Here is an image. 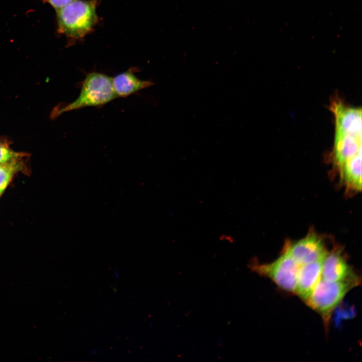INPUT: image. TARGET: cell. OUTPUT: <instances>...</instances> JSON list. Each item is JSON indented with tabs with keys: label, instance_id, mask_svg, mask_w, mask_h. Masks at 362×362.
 I'll list each match as a JSON object with an SVG mask.
<instances>
[{
	"label": "cell",
	"instance_id": "cell-13",
	"mask_svg": "<svg viewBox=\"0 0 362 362\" xmlns=\"http://www.w3.org/2000/svg\"><path fill=\"white\" fill-rule=\"evenodd\" d=\"M114 274L115 275L116 278H118L119 274L117 273V272H115Z\"/></svg>",
	"mask_w": 362,
	"mask_h": 362
},
{
	"label": "cell",
	"instance_id": "cell-5",
	"mask_svg": "<svg viewBox=\"0 0 362 362\" xmlns=\"http://www.w3.org/2000/svg\"><path fill=\"white\" fill-rule=\"evenodd\" d=\"M249 267L260 276L268 278L281 289L295 294L300 265L284 251L274 261L259 263L252 261Z\"/></svg>",
	"mask_w": 362,
	"mask_h": 362
},
{
	"label": "cell",
	"instance_id": "cell-3",
	"mask_svg": "<svg viewBox=\"0 0 362 362\" xmlns=\"http://www.w3.org/2000/svg\"><path fill=\"white\" fill-rule=\"evenodd\" d=\"M360 278L341 281H328L321 279L304 301L322 318L325 329H329L334 310L346 295L357 286Z\"/></svg>",
	"mask_w": 362,
	"mask_h": 362
},
{
	"label": "cell",
	"instance_id": "cell-10",
	"mask_svg": "<svg viewBox=\"0 0 362 362\" xmlns=\"http://www.w3.org/2000/svg\"><path fill=\"white\" fill-rule=\"evenodd\" d=\"M342 180L346 186L355 191L361 189V155L356 156L339 168Z\"/></svg>",
	"mask_w": 362,
	"mask_h": 362
},
{
	"label": "cell",
	"instance_id": "cell-2",
	"mask_svg": "<svg viewBox=\"0 0 362 362\" xmlns=\"http://www.w3.org/2000/svg\"><path fill=\"white\" fill-rule=\"evenodd\" d=\"M96 0H74L56 10L57 31L78 39L89 32L97 21Z\"/></svg>",
	"mask_w": 362,
	"mask_h": 362
},
{
	"label": "cell",
	"instance_id": "cell-7",
	"mask_svg": "<svg viewBox=\"0 0 362 362\" xmlns=\"http://www.w3.org/2000/svg\"><path fill=\"white\" fill-rule=\"evenodd\" d=\"M359 278L340 251L334 250L327 252L323 260L321 279L334 282Z\"/></svg>",
	"mask_w": 362,
	"mask_h": 362
},
{
	"label": "cell",
	"instance_id": "cell-6",
	"mask_svg": "<svg viewBox=\"0 0 362 362\" xmlns=\"http://www.w3.org/2000/svg\"><path fill=\"white\" fill-rule=\"evenodd\" d=\"M284 251L300 265L323 259L327 253L321 240L314 234L288 246Z\"/></svg>",
	"mask_w": 362,
	"mask_h": 362
},
{
	"label": "cell",
	"instance_id": "cell-9",
	"mask_svg": "<svg viewBox=\"0 0 362 362\" xmlns=\"http://www.w3.org/2000/svg\"><path fill=\"white\" fill-rule=\"evenodd\" d=\"M112 82L116 97H128L154 84L150 80L139 79L133 72L129 70L120 73L112 78Z\"/></svg>",
	"mask_w": 362,
	"mask_h": 362
},
{
	"label": "cell",
	"instance_id": "cell-8",
	"mask_svg": "<svg viewBox=\"0 0 362 362\" xmlns=\"http://www.w3.org/2000/svg\"><path fill=\"white\" fill-rule=\"evenodd\" d=\"M323 259L300 266L295 294L304 301L321 279Z\"/></svg>",
	"mask_w": 362,
	"mask_h": 362
},
{
	"label": "cell",
	"instance_id": "cell-4",
	"mask_svg": "<svg viewBox=\"0 0 362 362\" xmlns=\"http://www.w3.org/2000/svg\"><path fill=\"white\" fill-rule=\"evenodd\" d=\"M116 97L112 77L102 73L92 72L83 80L78 97L73 102L56 111L55 116L66 112L87 107H101Z\"/></svg>",
	"mask_w": 362,
	"mask_h": 362
},
{
	"label": "cell",
	"instance_id": "cell-12",
	"mask_svg": "<svg viewBox=\"0 0 362 362\" xmlns=\"http://www.w3.org/2000/svg\"><path fill=\"white\" fill-rule=\"evenodd\" d=\"M53 7L56 10H58L74 0H43Z\"/></svg>",
	"mask_w": 362,
	"mask_h": 362
},
{
	"label": "cell",
	"instance_id": "cell-1",
	"mask_svg": "<svg viewBox=\"0 0 362 362\" xmlns=\"http://www.w3.org/2000/svg\"><path fill=\"white\" fill-rule=\"evenodd\" d=\"M330 109L335 121L333 155L339 168L361 155V109L347 106L338 97L331 101Z\"/></svg>",
	"mask_w": 362,
	"mask_h": 362
},
{
	"label": "cell",
	"instance_id": "cell-11",
	"mask_svg": "<svg viewBox=\"0 0 362 362\" xmlns=\"http://www.w3.org/2000/svg\"><path fill=\"white\" fill-rule=\"evenodd\" d=\"M20 156V154L14 152L5 145L0 143V164L16 161Z\"/></svg>",
	"mask_w": 362,
	"mask_h": 362
}]
</instances>
